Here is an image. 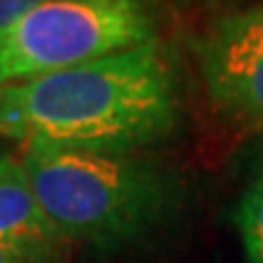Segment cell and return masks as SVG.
<instances>
[{"instance_id": "1", "label": "cell", "mask_w": 263, "mask_h": 263, "mask_svg": "<svg viewBox=\"0 0 263 263\" xmlns=\"http://www.w3.org/2000/svg\"><path fill=\"white\" fill-rule=\"evenodd\" d=\"M178 71L161 42L0 85V137L93 151H144L180 127Z\"/></svg>"}, {"instance_id": "2", "label": "cell", "mask_w": 263, "mask_h": 263, "mask_svg": "<svg viewBox=\"0 0 263 263\" xmlns=\"http://www.w3.org/2000/svg\"><path fill=\"white\" fill-rule=\"evenodd\" d=\"M39 205L71 246L122 256L168 232L185 207V180L144 151L20 144Z\"/></svg>"}, {"instance_id": "3", "label": "cell", "mask_w": 263, "mask_h": 263, "mask_svg": "<svg viewBox=\"0 0 263 263\" xmlns=\"http://www.w3.org/2000/svg\"><path fill=\"white\" fill-rule=\"evenodd\" d=\"M159 42L149 0H44L0 29V85Z\"/></svg>"}, {"instance_id": "4", "label": "cell", "mask_w": 263, "mask_h": 263, "mask_svg": "<svg viewBox=\"0 0 263 263\" xmlns=\"http://www.w3.org/2000/svg\"><path fill=\"white\" fill-rule=\"evenodd\" d=\"M195 61L210 103L263 134V0L217 15L197 37Z\"/></svg>"}, {"instance_id": "5", "label": "cell", "mask_w": 263, "mask_h": 263, "mask_svg": "<svg viewBox=\"0 0 263 263\" xmlns=\"http://www.w3.org/2000/svg\"><path fill=\"white\" fill-rule=\"evenodd\" d=\"M0 246L27 263H64L73 246L39 205L20 156L0 154Z\"/></svg>"}, {"instance_id": "6", "label": "cell", "mask_w": 263, "mask_h": 263, "mask_svg": "<svg viewBox=\"0 0 263 263\" xmlns=\"http://www.w3.org/2000/svg\"><path fill=\"white\" fill-rule=\"evenodd\" d=\"M234 224L249 263H263V166L241 193Z\"/></svg>"}, {"instance_id": "7", "label": "cell", "mask_w": 263, "mask_h": 263, "mask_svg": "<svg viewBox=\"0 0 263 263\" xmlns=\"http://www.w3.org/2000/svg\"><path fill=\"white\" fill-rule=\"evenodd\" d=\"M42 3L44 0H0V29L12 25L17 17H22L25 12H29Z\"/></svg>"}, {"instance_id": "8", "label": "cell", "mask_w": 263, "mask_h": 263, "mask_svg": "<svg viewBox=\"0 0 263 263\" xmlns=\"http://www.w3.org/2000/svg\"><path fill=\"white\" fill-rule=\"evenodd\" d=\"M0 263H27L25 258H20V256H15L12 251H8V249H3L0 246Z\"/></svg>"}]
</instances>
